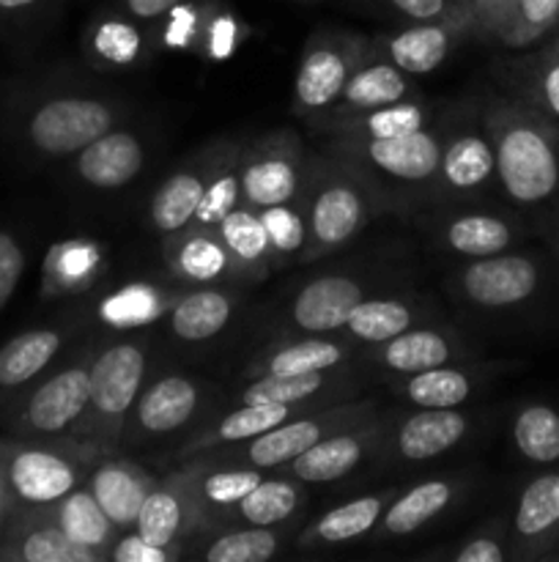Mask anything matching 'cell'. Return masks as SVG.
<instances>
[{"mask_svg":"<svg viewBox=\"0 0 559 562\" xmlns=\"http://www.w3.org/2000/svg\"><path fill=\"white\" fill-rule=\"evenodd\" d=\"M502 192L524 209L559 195V126L521 99H497L486 110Z\"/></svg>","mask_w":559,"mask_h":562,"instance_id":"6da1fadb","label":"cell"},{"mask_svg":"<svg viewBox=\"0 0 559 562\" xmlns=\"http://www.w3.org/2000/svg\"><path fill=\"white\" fill-rule=\"evenodd\" d=\"M60 437L0 439V483L11 510L47 508L75 492L85 461Z\"/></svg>","mask_w":559,"mask_h":562,"instance_id":"7a4b0ae2","label":"cell"},{"mask_svg":"<svg viewBox=\"0 0 559 562\" xmlns=\"http://www.w3.org/2000/svg\"><path fill=\"white\" fill-rule=\"evenodd\" d=\"M115 126V110L93 97L58 93L31 104L22 119L27 148L42 157H69Z\"/></svg>","mask_w":559,"mask_h":562,"instance_id":"3957f363","label":"cell"},{"mask_svg":"<svg viewBox=\"0 0 559 562\" xmlns=\"http://www.w3.org/2000/svg\"><path fill=\"white\" fill-rule=\"evenodd\" d=\"M91 406V368L69 366L9 401V420L20 437H66L80 431Z\"/></svg>","mask_w":559,"mask_h":562,"instance_id":"277c9868","label":"cell"},{"mask_svg":"<svg viewBox=\"0 0 559 562\" xmlns=\"http://www.w3.org/2000/svg\"><path fill=\"white\" fill-rule=\"evenodd\" d=\"M88 368H91V406L80 434H115L121 420L135 409V401L142 390L146 351L124 340L99 351Z\"/></svg>","mask_w":559,"mask_h":562,"instance_id":"5b68a950","label":"cell"},{"mask_svg":"<svg viewBox=\"0 0 559 562\" xmlns=\"http://www.w3.org/2000/svg\"><path fill=\"white\" fill-rule=\"evenodd\" d=\"M460 291L466 300L486 311H513L529 305L546 289L548 274L540 258L529 252H497L471 258L460 272Z\"/></svg>","mask_w":559,"mask_h":562,"instance_id":"8992f818","label":"cell"},{"mask_svg":"<svg viewBox=\"0 0 559 562\" xmlns=\"http://www.w3.org/2000/svg\"><path fill=\"white\" fill-rule=\"evenodd\" d=\"M370 195L349 176H327L318 181L307 203V261L349 245L370 220Z\"/></svg>","mask_w":559,"mask_h":562,"instance_id":"52a82bcc","label":"cell"},{"mask_svg":"<svg viewBox=\"0 0 559 562\" xmlns=\"http://www.w3.org/2000/svg\"><path fill=\"white\" fill-rule=\"evenodd\" d=\"M241 203L255 212L299 201L301 146L290 132L263 137L239 159Z\"/></svg>","mask_w":559,"mask_h":562,"instance_id":"ba28073f","label":"cell"},{"mask_svg":"<svg viewBox=\"0 0 559 562\" xmlns=\"http://www.w3.org/2000/svg\"><path fill=\"white\" fill-rule=\"evenodd\" d=\"M510 558L559 560V470L535 475L510 519Z\"/></svg>","mask_w":559,"mask_h":562,"instance_id":"9c48e42d","label":"cell"},{"mask_svg":"<svg viewBox=\"0 0 559 562\" xmlns=\"http://www.w3.org/2000/svg\"><path fill=\"white\" fill-rule=\"evenodd\" d=\"M362 47L354 38H316L296 69L294 102L305 113L334 108L345 82L362 64Z\"/></svg>","mask_w":559,"mask_h":562,"instance_id":"30bf717a","label":"cell"},{"mask_svg":"<svg viewBox=\"0 0 559 562\" xmlns=\"http://www.w3.org/2000/svg\"><path fill=\"white\" fill-rule=\"evenodd\" d=\"M3 562H102L104 554L71 541L38 510H11L0 530Z\"/></svg>","mask_w":559,"mask_h":562,"instance_id":"8fae6325","label":"cell"},{"mask_svg":"<svg viewBox=\"0 0 559 562\" xmlns=\"http://www.w3.org/2000/svg\"><path fill=\"white\" fill-rule=\"evenodd\" d=\"M356 420V412L351 406L345 409H327L321 415H305L290 417V420L280 423L272 431L261 434V437L250 439L241 453V459L258 470H277V467H288L290 461L299 459L301 453L321 442L323 437L334 431H343L345 426Z\"/></svg>","mask_w":559,"mask_h":562,"instance_id":"7c38bea8","label":"cell"},{"mask_svg":"<svg viewBox=\"0 0 559 562\" xmlns=\"http://www.w3.org/2000/svg\"><path fill=\"white\" fill-rule=\"evenodd\" d=\"M201 508L203 505L197 499L192 477L179 472V475H173L170 481L159 483V486L148 492L132 530L142 541L153 543V547L175 549L184 541L186 532L192 530Z\"/></svg>","mask_w":559,"mask_h":562,"instance_id":"4fadbf2b","label":"cell"},{"mask_svg":"<svg viewBox=\"0 0 559 562\" xmlns=\"http://www.w3.org/2000/svg\"><path fill=\"white\" fill-rule=\"evenodd\" d=\"M365 162L376 165L381 173L392 176L409 184H422V181L438 176L442 168V146L436 132L417 130L409 135L398 137H370V140H345Z\"/></svg>","mask_w":559,"mask_h":562,"instance_id":"5bb4252c","label":"cell"},{"mask_svg":"<svg viewBox=\"0 0 559 562\" xmlns=\"http://www.w3.org/2000/svg\"><path fill=\"white\" fill-rule=\"evenodd\" d=\"M365 300V291L349 274H323L301 285L290 305V322L310 335L334 333L345 327L351 311Z\"/></svg>","mask_w":559,"mask_h":562,"instance_id":"9a60e30c","label":"cell"},{"mask_svg":"<svg viewBox=\"0 0 559 562\" xmlns=\"http://www.w3.org/2000/svg\"><path fill=\"white\" fill-rule=\"evenodd\" d=\"M77 179L93 190H118L135 181L146 165V148L132 132H104L75 154Z\"/></svg>","mask_w":559,"mask_h":562,"instance_id":"2e32d148","label":"cell"},{"mask_svg":"<svg viewBox=\"0 0 559 562\" xmlns=\"http://www.w3.org/2000/svg\"><path fill=\"white\" fill-rule=\"evenodd\" d=\"M376 439V426H360L351 431H334L312 445L307 453L288 464L290 475L301 483H334L349 477L370 450Z\"/></svg>","mask_w":559,"mask_h":562,"instance_id":"e0dca14e","label":"cell"},{"mask_svg":"<svg viewBox=\"0 0 559 562\" xmlns=\"http://www.w3.org/2000/svg\"><path fill=\"white\" fill-rule=\"evenodd\" d=\"M201 409V384L186 376H164L140 390L135 401L137 426L148 437H164L195 417Z\"/></svg>","mask_w":559,"mask_h":562,"instance_id":"ac0fdd59","label":"cell"},{"mask_svg":"<svg viewBox=\"0 0 559 562\" xmlns=\"http://www.w3.org/2000/svg\"><path fill=\"white\" fill-rule=\"evenodd\" d=\"M153 486L157 483L140 467L126 464V461H104L88 475V488L121 532L135 527L142 499Z\"/></svg>","mask_w":559,"mask_h":562,"instance_id":"d6986e66","label":"cell"},{"mask_svg":"<svg viewBox=\"0 0 559 562\" xmlns=\"http://www.w3.org/2000/svg\"><path fill=\"white\" fill-rule=\"evenodd\" d=\"M66 335L55 327H36L0 346V395H14L36 382L64 349Z\"/></svg>","mask_w":559,"mask_h":562,"instance_id":"ffe728a7","label":"cell"},{"mask_svg":"<svg viewBox=\"0 0 559 562\" xmlns=\"http://www.w3.org/2000/svg\"><path fill=\"white\" fill-rule=\"evenodd\" d=\"M49 519L53 525H58L71 541H77L80 547L93 549V552L104 554L107 558L110 547L118 538V527L110 521V516L104 514L102 505L96 503L91 488L77 486L75 492L66 494L64 499H58L55 505H47V508H33Z\"/></svg>","mask_w":559,"mask_h":562,"instance_id":"44dd1931","label":"cell"},{"mask_svg":"<svg viewBox=\"0 0 559 562\" xmlns=\"http://www.w3.org/2000/svg\"><path fill=\"white\" fill-rule=\"evenodd\" d=\"M469 431V420L455 409H422L398 428V453L406 461H431L453 450Z\"/></svg>","mask_w":559,"mask_h":562,"instance_id":"7402d4cb","label":"cell"},{"mask_svg":"<svg viewBox=\"0 0 559 562\" xmlns=\"http://www.w3.org/2000/svg\"><path fill=\"white\" fill-rule=\"evenodd\" d=\"M438 176L453 192H480L497 176V154L488 132L466 130L444 143Z\"/></svg>","mask_w":559,"mask_h":562,"instance_id":"603a6c76","label":"cell"},{"mask_svg":"<svg viewBox=\"0 0 559 562\" xmlns=\"http://www.w3.org/2000/svg\"><path fill=\"white\" fill-rule=\"evenodd\" d=\"M411 97V82L406 71L389 60H362L354 69V75L345 82L343 93H340V115L362 113V110L387 108V104H398Z\"/></svg>","mask_w":559,"mask_h":562,"instance_id":"cb8c5ba5","label":"cell"},{"mask_svg":"<svg viewBox=\"0 0 559 562\" xmlns=\"http://www.w3.org/2000/svg\"><path fill=\"white\" fill-rule=\"evenodd\" d=\"M486 22L504 47H526L559 25V0H497Z\"/></svg>","mask_w":559,"mask_h":562,"instance_id":"d4e9b609","label":"cell"},{"mask_svg":"<svg viewBox=\"0 0 559 562\" xmlns=\"http://www.w3.org/2000/svg\"><path fill=\"white\" fill-rule=\"evenodd\" d=\"M208 176L212 168H181L159 184L151 201V223L159 234L175 236L190 228L206 192Z\"/></svg>","mask_w":559,"mask_h":562,"instance_id":"484cf974","label":"cell"},{"mask_svg":"<svg viewBox=\"0 0 559 562\" xmlns=\"http://www.w3.org/2000/svg\"><path fill=\"white\" fill-rule=\"evenodd\" d=\"M510 80L521 102L540 110L559 126V38L510 64Z\"/></svg>","mask_w":559,"mask_h":562,"instance_id":"4316f807","label":"cell"},{"mask_svg":"<svg viewBox=\"0 0 559 562\" xmlns=\"http://www.w3.org/2000/svg\"><path fill=\"white\" fill-rule=\"evenodd\" d=\"M449 47H453V27L438 25V22L411 25L384 44L389 64H395L406 75H427L438 69L449 55Z\"/></svg>","mask_w":559,"mask_h":562,"instance_id":"83f0119b","label":"cell"},{"mask_svg":"<svg viewBox=\"0 0 559 562\" xmlns=\"http://www.w3.org/2000/svg\"><path fill=\"white\" fill-rule=\"evenodd\" d=\"M455 499V486L449 481H425L420 486L409 488L403 497L395 499L381 514V536L403 538L414 536L425 525H431L438 514L447 510Z\"/></svg>","mask_w":559,"mask_h":562,"instance_id":"f1b7e54d","label":"cell"},{"mask_svg":"<svg viewBox=\"0 0 559 562\" xmlns=\"http://www.w3.org/2000/svg\"><path fill=\"white\" fill-rule=\"evenodd\" d=\"M458 355V346L447 335L436 333V329H406L398 338L381 344L378 351V362L387 371L400 373V376H411V373L427 371V368L447 366L453 357Z\"/></svg>","mask_w":559,"mask_h":562,"instance_id":"f546056e","label":"cell"},{"mask_svg":"<svg viewBox=\"0 0 559 562\" xmlns=\"http://www.w3.org/2000/svg\"><path fill=\"white\" fill-rule=\"evenodd\" d=\"M230 316H233V296L214 289L192 291L170 311V329L186 344H201L223 333Z\"/></svg>","mask_w":559,"mask_h":562,"instance_id":"4dcf8cb0","label":"cell"},{"mask_svg":"<svg viewBox=\"0 0 559 562\" xmlns=\"http://www.w3.org/2000/svg\"><path fill=\"white\" fill-rule=\"evenodd\" d=\"M387 497L389 494H370V497H360L354 503L329 510L307 530L301 543L305 547H340V543L367 536L381 519L384 508H387Z\"/></svg>","mask_w":559,"mask_h":562,"instance_id":"1f68e13d","label":"cell"},{"mask_svg":"<svg viewBox=\"0 0 559 562\" xmlns=\"http://www.w3.org/2000/svg\"><path fill=\"white\" fill-rule=\"evenodd\" d=\"M170 239H179V245L170 250L168 261L170 269L179 274L181 280H195V283H206V280L223 278L228 269H233L228 250L219 241L217 231H197L186 228V234L170 236Z\"/></svg>","mask_w":559,"mask_h":562,"instance_id":"d6a6232c","label":"cell"},{"mask_svg":"<svg viewBox=\"0 0 559 562\" xmlns=\"http://www.w3.org/2000/svg\"><path fill=\"white\" fill-rule=\"evenodd\" d=\"M296 412H299V406L241 404V409L230 412V415L223 417L212 431H206L201 439H195V442L190 445V453H201V450L217 448V445L250 442V439L272 431V428L280 426V423L290 420Z\"/></svg>","mask_w":559,"mask_h":562,"instance_id":"836d02e7","label":"cell"},{"mask_svg":"<svg viewBox=\"0 0 559 562\" xmlns=\"http://www.w3.org/2000/svg\"><path fill=\"white\" fill-rule=\"evenodd\" d=\"M444 239L458 256L486 258L510 250V245L518 239V228L497 214H464L447 225Z\"/></svg>","mask_w":559,"mask_h":562,"instance_id":"e575fe53","label":"cell"},{"mask_svg":"<svg viewBox=\"0 0 559 562\" xmlns=\"http://www.w3.org/2000/svg\"><path fill=\"white\" fill-rule=\"evenodd\" d=\"M217 236L239 272H247V269H250V272L263 269L269 263V258H272L261 212H255V209L247 206V203H239V206L217 225Z\"/></svg>","mask_w":559,"mask_h":562,"instance_id":"d590c367","label":"cell"},{"mask_svg":"<svg viewBox=\"0 0 559 562\" xmlns=\"http://www.w3.org/2000/svg\"><path fill=\"white\" fill-rule=\"evenodd\" d=\"M515 450L532 464H559V409L548 404H526L510 428Z\"/></svg>","mask_w":559,"mask_h":562,"instance_id":"8d00e7d4","label":"cell"},{"mask_svg":"<svg viewBox=\"0 0 559 562\" xmlns=\"http://www.w3.org/2000/svg\"><path fill=\"white\" fill-rule=\"evenodd\" d=\"M427 121V110L420 102L387 104V108L362 110V113L340 115L338 130L345 140H370V137H398L422 130Z\"/></svg>","mask_w":559,"mask_h":562,"instance_id":"74e56055","label":"cell"},{"mask_svg":"<svg viewBox=\"0 0 559 562\" xmlns=\"http://www.w3.org/2000/svg\"><path fill=\"white\" fill-rule=\"evenodd\" d=\"M414 307L409 302L378 296V300H362L351 311L345 329L351 333V338L362 340V344L381 346L414 327Z\"/></svg>","mask_w":559,"mask_h":562,"instance_id":"f35d334b","label":"cell"},{"mask_svg":"<svg viewBox=\"0 0 559 562\" xmlns=\"http://www.w3.org/2000/svg\"><path fill=\"white\" fill-rule=\"evenodd\" d=\"M475 382L469 373L458 368H427V371L406 376L403 395L420 409H458L464 401H469Z\"/></svg>","mask_w":559,"mask_h":562,"instance_id":"ab89813d","label":"cell"},{"mask_svg":"<svg viewBox=\"0 0 559 562\" xmlns=\"http://www.w3.org/2000/svg\"><path fill=\"white\" fill-rule=\"evenodd\" d=\"M332 379L329 371L316 373H263L255 382L247 384L241 393V404H285V406H305L310 404L316 395L327 393Z\"/></svg>","mask_w":559,"mask_h":562,"instance_id":"60d3db41","label":"cell"},{"mask_svg":"<svg viewBox=\"0 0 559 562\" xmlns=\"http://www.w3.org/2000/svg\"><path fill=\"white\" fill-rule=\"evenodd\" d=\"M349 360V349L338 340L327 338H305L296 344L283 346L274 351L266 362L261 366L263 373H316V371H338L343 362Z\"/></svg>","mask_w":559,"mask_h":562,"instance_id":"b9f144b4","label":"cell"},{"mask_svg":"<svg viewBox=\"0 0 559 562\" xmlns=\"http://www.w3.org/2000/svg\"><path fill=\"white\" fill-rule=\"evenodd\" d=\"M301 503L299 488L290 481H266L263 477L244 499L233 505V514L239 521L250 527H274L280 521H288Z\"/></svg>","mask_w":559,"mask_h":562,"instance_id":"7bdbcfd3","label":"cell"},{"mask_svg":"<svg viewBox=\"0 0 559 562\" xmlns=\"http://www.w3.org/2000/svg\"><path fill=\"white\" fill-rule=\"evenodd\" d=\"M239 159L236 157L223 159V162H214L212 176H208L206 192L201 198V206H197L195 220H192L190 228L197 231H217V225L233 212L241 203V181H239Z\"/></svg>","mask_w":559,"mask_h":562,"instance_id":"ee69618b","label":"cell"},{"mask_svg":"<svg viewBox=\"0 0 559 562\" xmlns=\"http://www.w3.org/2000/svg\"><path fill=\"white\" fill-rule=\"evenodd\" d=\"M263 481V470L258 467H228V470H214L201 477L195 486L197 499L203 508L230 510L239 499H244L258 483Z\"/></svg>","mask_w":559,"mask_h":562,"instance_id":"f6af8a7d","label":"cell"},{"mask_svg":"<svg viewBox=\"0 0 559 562\" xmlns=\"http://www.w3.org/2000/svg\"><path fill=\"white\" fill-rule=\"evenodd\" d=\"M280 538L272 527H250L219 536L212 547L203 552L208 562H266L277 554Z\"/></svg>","mask_w":559,"mask_h":562,"instance_id":"bcb514c9","label":"cell"},{"mask_svg":"<svg viewBox=\"0 0 559 562\" xmlns=\"http://www.w3.org/2000/svg\"><path fill=\"white\" fill-rule=\"evenodd\" d=\"M263 228H266L269 252L272 258H294L305 256L307 247V214L305 209L294 203H283V206L263 209L261 212Z\"/></svg>","mask_w":559,"mask_h":562,"instance_id":"7dc6e473","label":"cell"},{"mask_svg":"<svg viewBox=\"0 0 559 562\" xmlns=\"http://www.w3.org/2000/svg\"><path fill=\"white\" fill-rule=\"evenodd\" d=\"M27 252L20 236L9 228H0V311L11 302L22 274H25Z\"/></svg>","mask_w":559,"mask_h":562,"instance_id":"c3c4849f","label":"cell"},{"mask_svg":"<svg viewBox=\"0 0 559 562\" xmlns=\"http://www.w3.org/2000/svg\"><path fill=\"white\" fill-rule=\"evenodd\" d=\"M179 549L153 547V543L142 541L137 532H118L115 543L110 547L107 558L113 562H173L179 560Z\"/></svg>","mask_w":559,"mask_h":562,"instance_id":"681fc988","label":"cell"},{"mask_svg":"<svg viewBox=\"0 0 559 562\" xmlns=\"http://www.w3.org/2000/svg\"><path fill=\"white\" fill-rule=\"evenodd\" d=\"M510 549H504V541L497 536H475L458 554L455 562H507Z\"/></svg>","mask_w":559,"mask_h":562,"instance_id":"f907efd6","label":"cell"},{"mask_svg":"<svg viewBox=\"0 0 559 562\" xmlns=\"http://www.w3.org/2000/svg\"><path fill=\"white\" fill-rule=\"evenodd\" d=\"M389 3L417 22H438L447 16V0H389Z\"/></svg>","mask_w":559,"mask_h":562,"instance_id":"816d5d0a","label":"cell"},{"mask_svg":"<svg viewBox=\"0 0 559 562\" xmlns=\"http://www.w3.org/2000/svg\"><path fill=\"white\" fill-rule=\"evenodd\" d=\"M181 0H126V9L137 16V20H157V16L168 14L175 9Z\"/></svg>","mask_w":559,"mask_h":562,"instance_id":"f5cc1de1","label":"cell"},{"mask_svg":"<svg viewBox=\"0 0 559 562\" xmlns=\"http://www.w3.org/2000/svg\"><path fill=\"white\" fill-rule=\"evenodd\" d=\"M38 0H0V16L9 20V16H20L25 11H31Z\"/></svg>","mask_w":559,"mask_h":562,"instance_id":"db71d44e","label":"cell"},{"mask_svg":"<svg viewBox=\"0 0 559 562\" xmlns=\"http://www.w3.org/2000/svg\"><path fill=\"white\" fill-rule=\"evenodd\" d=\"M11 508H9V499H5V492H3V483H0V530H3L5 519H9Z\"/></svg>","mask_w":559,"mask_h":562,"instance_id":"11a10c76","label":"cell"},{"mask_svg":"<svg viewBox=\"0 0 559 562\" xmlns=\"http://www.w3.org/2000/svg\"><path fill=\"white\" fill-rule=\"evenodd\" d=\"M551 234H554V252H557V258H559V225L551 231Z\"/></svg>","mask_w":559,"mask_h":562,"instance_id":"9f6ffc18","label":"cell"},{"mask_svg":"<svg viewBox=\"0 0 559 562\" xmlns=\"http://www.w3.org/2000/svg\"><path fill=\"white\" fill-rule=\"evenodd\" d=\"M458 3H460V9H466V11H469L471 5H477V0H458Z\"/></svg>","mask_w":559,"mask_h":562,"instance_id":"6f0895ef","label":"cell"},{"mask_svg":"<svg viewBox=\"0 0 559 562\" xmlns=\"http://www.w3.org/2000/svg\"><path fill=\"white\" fill-rule=\"evenodd\" d=\"M557 38H559V36H557Z\"/></svg>","mask_w":559,"mask_h":562,"instance_id":"680465c9","label":"cell"}]
</instances>
